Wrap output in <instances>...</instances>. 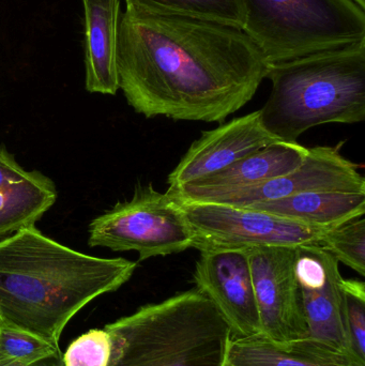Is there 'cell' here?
<instances>
[{
	"label": "cell",
	"instance_id": "1",
	"mask_svg": "<svg viewBox=\"0 0 365 366\" xmlns=\"http://www.w3.org/2000/svg\"><path fill=\"white\" fill-rule=\"evenodd\" d=\"M268 66L237 28L129 10L120 16L118 85L146 118L222 124L254 98Z\"/></svg>",
	"mask_w": 365,
	"mask_h": 366
},
{
	"label": "cell",
	"instance_id": "2",
	"mask_svg": "<svg viewBox=\"0 0 365 366\" xmlns=\"http://www.w3.org/2000/svg\"><path fill=\"white\" fill-rule=\"evenodd\" d=\"M137 262L70 249L36 227L0 240V326L59 347L71 320L102 295L119 290Z\"/></svg>",
	"mask_w": 365,
	"mask_h": 366
},
{
	"label": "cell",
	"instance_id": "3",
	"mask_svg": "<svg viewBox=\"0 0 365 366\" xmlns=\"http://www.w3.org/2000/svg\"><path fill=\"white\" fill-rule=\"evenodd\" d=\"M271 92L259 109L264 127L294 142L315 127L365 119V41L269 64Z\"/></svg>",
	"mask_w": 365,
	"mask_h": 366
},
{
	"label": "cell",
	"instance_id": "4",
	"mask_svg": "<svg viewBox=\"0 0 365 366\" xmlns=\"http://www.w3.org/2000/svg\"><path fill=\"white\" fill-rule=\"evenodd\" d=\"M104 330L111 340L107 366H224L234 337L196 288L144 305Z\"/></svg>",
	"mask_w": 365,
	"mask_h": 366
},
{
	"label": "cell",
	"instance_id": "5",
	"mask_svg": "<svg viewBox=\"0 0 365 366\" xmlns=\"http://www.w3.org/2000/svg\"><path fill=\"white\" fill-rule=\"evenodd\" d=\"M242 31L268 64L365 41V10L354 0H242Z\"/></svg>",
	"mask_w": 365,
	"mask_h": 366
},
{
	"label": "cell",
	"instance_id": "6",
	"mask_svg": "<svg viewBox=\"0 0 365 366\" xmlns=\"http://www.w3.org/2000/svg\"><path fill=\"white\" fill-rule=\"evenodd\" d=\"M88 245L134 251L139 262L181 253L194 247L192 228L179 202L154 185H137L134 195L92 219Z\"/></svg>",
	"mask_w": 365,
	"mask_h": 366
},
{
	"label": "cell",
	"instance_id": "7",
	"mask_svg": "<svg viewBox=\"0 0 365 366\" xmlns=\"http://www.w3.org/2000/svg\"><path fill=\"white\" fill-rule=\"evenodd\" d=\"M178 202V200H177ZM194 234V249L319 245L326 228L315 227L249 207L180 202Z\"/></svg>",
	"mask_w": 365,
	"mask_h": 366
},
{
	"label": "cell",
	"instance_id": "8",
	"mask_svg": "<svg viewBox=\"0 0 365 366\" xmlns=\"http://www.w3.org/2000/svg\"><path fill=\"white\" fill-rule=\"evenodd\" d=\"M365 192V178L359 165L341 154L340 147L309 148L308 156L295 171L239 189H211L195 185L169 189L180 202H211L246 207L311 192Z\"/></svg>",
	"mask_w": 365,
	"mask_h": 366
},
{
	"label": "cell",
	"instance_id": "9",
	"mask_svg": "<svg viewBox=\"0 0 365 366\" xmlns=\"http://www.w3.org/2000/svg\"><path fill=\"white\" fill-rule=\"evenodd\" d=\"M261 335L278 343L309 337L295 275L296 247H246Z\"/></svg>",
	"mask_w": 365,
	"mask_h": 366
},
{
	"label": "cell",
	"instance_id": "10",
	"mask_svg": "<svg viewBox=\"0 0 365 366\" xmlns=\"http://www.w3.org/2000/svg\"><path fill=\"white\" fill-rule=\"evenodd\" d=\"M295 275L309 337L351 356L338 260L319 245H300L296 247Z\"/></svg>",
	"mask_w": 365,
	"mask_h": 366
},
{
	"label": "cell",
	"instance_id": "11",
	"mask_svg": "<svg viewBox=\"0 0 365 366\" xmlns=\"http://www.w3.org/2000/svg\"><path fill=\"white\" fill-rule=\"evenodd\" d=\"M199 252L193 274L195 288L214 302L229 322L234 337L261 335L246 249L212 247Z\"/></svg>",
	"mask_w": 365,
	"mask_h": 366
},
{
	"label": "cell",
	"instance_id": "12",
	"mask_svg": "<svg viewBox=\"0 0 365 366\" xmlns=\"http://www.w3.org/2000/svg\"><path fill=\"white\" fill-rule=\"evenodd\" d=\"M280 141L264 127L259 111L234 118L205 131L193 142L167 178L169 189H177L210 177L248 154Z\"/></svg>",
	"mask_w": 365,
	"mask_h": 366
},
{
	"label": "cell",
	"instance_id": "13",
	"mask_svg": "<svg viewBox=\"0 0 365 366\" xmlns=\"http://www.w3.org/2000/svg\"><path fill=\"white\" fill-rule=\"evenodd\" d=\"M85 11L86 89L116 94L119 0H83Z\"/></svg>",
	"mask_w": 365,
	"mask_h": 366
},
{
	"label": "cell",
	"instance_id": "14",
	"mask_svg": "<svg viewBox=\"0 0 365 366\" xmlns=\"http://www.w3.org/2000/svg\"><path fill=\"white\" fill-rule=\"evenodd\" d=\"M224 366H358L349 354L313 337L278 343L264 335L233 337Z\"/></svg>",
	"mask_w": 365,
	"mask_h": 366
},
{
	"label": "cell",
	"instance_id": "15",
	"mask_svg": "<svg viewBox=\"0 0 365 366\" xmlns=\"http://www.w3.org/2000/svg\"><path fill=\"white\" fill-rule=\"evenodd\" d=\"M246 207L330 229L365 214V192H311Z\"/></svg>",
	"mask_w": 365,
	"mask_h": 366
},
{
	"label": "cell",
	"instance_id": "16",
	"mask_svg": "<svg viewBox=\"0 0 365 366\" xmlns=\"http://www.w3.org/2000/svg\"><path fill=\"white\" fill-rule=\"evenodd\" d=\"M309 148L297 142L278 141L190 185L211 189L254 187L295 171L306 160Z\"/></svg>",
	"mask_w": 365,
	"mask_h": 366
},
{
	"label": "cell",
	"instance_id": "17",
	"mask_svg": "<svg viewBox=\"0 0 365 366\" xmlns=\"http://www.w3.org/2000/svg\"><path fill=\"white\" fill-rule=\"evenodd\" d=\"M56 199L55 183L40 172H29L21 182L0 187V237L34 227Z\"/></svg>",
	"mask_w": 365,
	"mask_h": 366
},
{
	"label": "cell",
	"instance_id": "18",
	"mask_svg": "<svg viewBox=\"0 0 365 366\" xmlns=\"http://www.w3.org/2000/svg\"><path fill=\"white\" fill-rule=\"evenodd\" d=\"M126 10L158 16L214 21L242 29V0H126Z\"/></svg>",
	"mask_w": 365,
	"mask_h": 366
},
{
	"label": "cell",
	"instance_id": "19",
	"mask_svg": "<svg viewBox=\"0 0 365 366\" xmlns=\"http://www.w3.org/2000/svg\"><path fill=\"white\" fill-rule=\"evenodd\" d=\"M319 247L358 274L365 275V219L355 217L324 234Z\"/></svg>",
	"mask_w": 365,
	"mask_h": 366
},
{
	"label": "cell",
	"instance_id": "20",
	"mask_svg": "<svg viewBox=\"0 0 365 366\" xmlns=\"http://www.w3.org/2000/svg\"><path fill=\"white\" fill-rule=\"evenodd\" d=\"M60 352L36 335L0 326V366H29Z\"/></svg>",
	"mask_w": 365,
	"mask_h": 366
},
{
	"label": "cell",
	"instance_id": "21",
	"mask_svg": "<svg viewBox=\"0 0 365 366\" xmlns=\"http://www.w3.org/2000/svg\"><path fill=\"white\" fill-rule=\"evenodd\" d=\"M342 292L349 352L356 365L365 366V284L343 279Z\"/></svg>",
	"mask_w": 365,
	"mask_h": 366
},
{
	"label": "cell",
	"instance_id": "22",
	"mask_svg": "<svg viewBox=\"0 0 365 366\" xmlns=\"http://www.w3.org/2000/svg\"><path fill=\"white\" fill-rule=\"evenodd\" d=\"M111 340L106 331L94 329L72 342L62 355L64 366H107Z\"/></svg>",
	"mask_w": 365,
	"mask_h": 366
},
{
	"label": "cell",
	"instance_id": "23",
	"mask_svg": "<svg viewBox=\"0 0 365 366\" xmlns=\"http://www.w3.org/2000/svg\"><path fill=\"white\" fill-rule=\"evenodd\" d=\"M29 172L25 171L14 157L9 154L4 148H0V187L12 183L19 182L27 177Z\"/></svg>",
	"mask_w": 365,
	"mask_h": 366
},
{
	"label": "cell",
	"instance_id": "24",
	"mask_svg": "<svg viewBox=\"0 0 365 366\" xmlns=\"http://www.w3.org/2000/svg\"><path fill=\"white\" fill-rule=\"evenodd\" d=\"M29 366H64V362H62L61 352L54 355V356L49 357V358L44 359V360L39 361V362L34 363V365Z\"/></svg>",
	"mask_w": 365,
	"mask_h": 366
},
{
	"label": "cell",
	"instance_id": "25",
	"mask_svg": "<svg viewBox=\"0 0 365 366\" xmlns=\"http://www.w3.org/2000/svg\"><path fill=\"white\" fill-rule=\"evenodd\" d=\"M354 1L365 10V0H354Z\"/></svg>",
	"mask_w": 365,
	"mask_h": 366
}]
</instances>
